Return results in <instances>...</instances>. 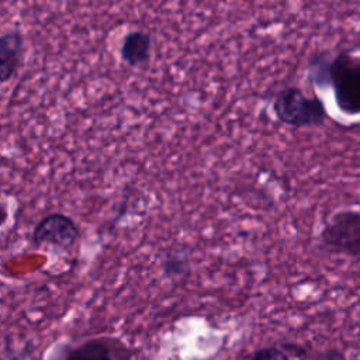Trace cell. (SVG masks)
<instances>
[{
  "mask_svg": "<svg viewBox=\"0 0 360 360\" xmlns=\"http://www.w3.org/2000/svg\"><path fill=\"white\" fill-rule=\"evenodd\" d=\"M322 250L360 259V211L345 210L333 214L319 235Z\"/></svg>",
  "mask_w": 360,
  "mask_h": 360,
  "instance_id": "7a4b0ae2",
  "label": "cell"
},
{
  "mask_svg": "<svg viewBox=\"0 0 360 360\" xmlns=\"http://www.w3.org/2000/svg\"><path fill=\"white\" fill-rule=\"evenodd\" d=\"M246 360H291L290 353L278 346H266L253 352Z\"/></svg>",
  "mask_w": 360,
  "mask_h": 360,
  "instance_id": "ba28073f",
  "label": "cell"
},
{
  "mask_svg": "<svg viewBox=\"0 0 360 360\" xmlns=\"http://www.w3.org/2000/svg\"><path fill=\"white\" fill-rule=\"evenodd\" d=\"M330 69L340 108L360 111V59L342 53L332 62Z\"/></svg>",
  "mask_w": 360,
  "mask_h": 360,
  "instance_id": "5b68a950",
  "label": "cell"
},
{
  "mask_svg": "<svg viewBox=\"0 0 360 360\" xmlns=\"http://www.w3.org/2000/svg\"><path fill=\"white\" fill-rule=\"evenodd\" d=\"M134 349L115 336H93L68 346L60 360H132Z\"/></svg>",
  "mask_w": 360,
  "mask_h": 360,
  "instance_id": "277c9868",
  "label": "cell"
},
{
  "mask_svg": "<svg viewBox=\"0 0 360 360\" xmlns=\"http://www.w3.org/2000/svg\"><path fill=\"white\" fill-rule=\"evenodd\" d=\"M10 218V210L8 205L4 201H0V228H3Z\"/></svg>",
  "mask_w": 360,
  "mask_h": 360,
  "instance_id": "9c48e42d",
  "label": "cell"
},
{
  "mask_svg": "<svg viewBox=\"0 0 360 360\" xmlns=\"http://www.w3.org/2000/svg\"><path fill=\"white\" fill-rule=\"evenodd\" d=\"M24 35L18 28L0 32V86L8 83L20 69L24 58Z\"/></svg>",
  "mask_w": 360,
  "mask_h": 360,
  "instance_id": "8992f818",
  "label": "cell"
},
{
  "mask_svg": "<svg viewBox=\"0 0 360 360\" xmlns=\"http://www.w3.org/2000/svg\"><path fill=\"white\" fill-rule=\"evenodd\" d=\"M325 360H347L346 354L338 349H330L325 354Z\"/></svg>",
  "mask_w": 360,
  "mask_h": 360,
  "instance_id": "30bf717a",
  "label": "cell"
},
{
  "mask_svg": "<svg viewBox=\"0 0 360 360\" xmlns=\"http://www.w3.org/2000/svg\"><path fill=\"white\" fill-rule=\"evenodd\" d=\"M152 38L146 31L131 30L128 31L120 45L121 60L132 68L145 65L150 58Z\"/></svg>",
  "mask_w": 360,
  "mask_h": 360,
  "instance_id": "52a82bcc",
  "label": "cell"
},
{
  "mask_svg": "<svg viewBox=\"0 0 360 360\" xmlns=\"http://www.w3.org/2000/svg\"><path fill=\"white\" fill-rule=\"evenodd\" d=\"M80 238L76 221L62 212H51L42 217L31 232V243L35 248H46L55 252H68Z\"/></svg>",
  "mask_w": 360,
  "mask_h": 360,
  "instance_id": "3957f363",
  "label": "cell"
},
{
  "mask_svg": "<svg viewBox=\"0 0 360 360\" xmlns=\"http://www.w3.org/2000/svg\"><path fill=\"white\" fill-rule=\"evenodd\" d=\"M273 110L281 122L300 128L322 125L326 118L322 100L309 97L294 86L284 87L276 94Z\"/></svg>",
  "mask_w": 360,
  "mask_h": 360,
  "instance_id": "6da1fadb",
  "label": "cell"
}]
</instances>
